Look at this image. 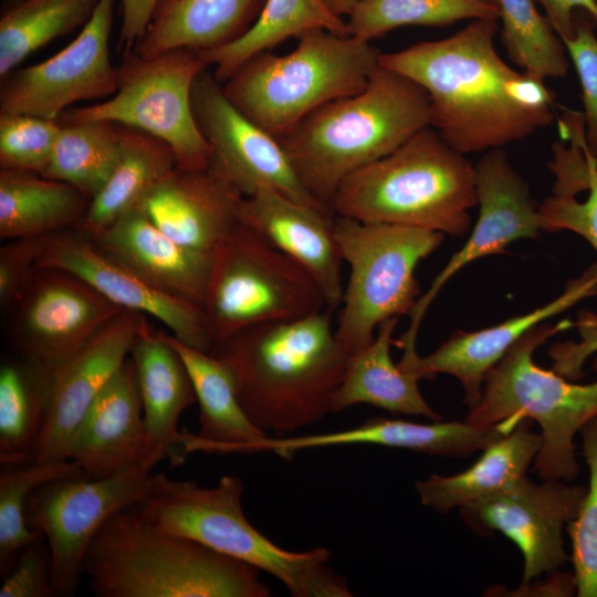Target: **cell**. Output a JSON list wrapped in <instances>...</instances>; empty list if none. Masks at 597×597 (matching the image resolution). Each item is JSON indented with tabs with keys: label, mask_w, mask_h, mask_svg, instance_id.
Listing matches in <instances>:
<instances>
[{
	"label": "cell",
	"mask_w": 597,
	"mask_h": 597,
	"mask_svg": "<svg viewBox=\"0 0 597 597\" xmlns=\"http://www.w3.org/2000/svg\"><path fill=\"white\" fill-rule=\"evenodd\" d=\"M498 20H471L450 36L379 59L427 92L430 126L463 155L504 148L554 118V94L545 80L512 69L500 56Z\"/></svg>",
	"instance_id": "1"
},
{
	"label": "cell",
	"mask_w": 597,
	"mask_h": 597,
	"mask_svg": "<svg viewBox=\"0 0 597 597\" xmlns=\"http://www.w3.org/2000/svg\"><path fill=\"white\" fill-rule=\"evenodd\" d=\"M332 312L253 325L212 347L231 367L245 413L263 431L285 437L331 412L349 356L335 337Z\"/></svg>",
	"instance_id": "2"
},
{
	"label": "cell",
	"mask_w": 597,
	"mask_h": 597,
	"mask_svg": "<svg viewBox=\"0 0 597 597\" xmlns=\"http://www.w3.org/2000/svg\"><path fill=\"white\" fill-rule=\"evenodd\" d=\"M430 119L427 92L379 64L360 92L321 106L277 139L304 188L332 210L348 176L396 150Z\"/></svg>",
	"instance_id": "3"
},
{
	"label": "cell",
	"mask_w": 597,
	"mask_h": 597,
	"mask_svg": "<svg viewBox=\"0 0 597 597\" xmlns=\"http://www.w3.org/2000/svg\"><path fill=\"white\" fill-rule=\"evenodd\" d=\"M260 569L148 524L135 505L113 514L86 552L100 597H269Z\"/></svg>",
	"instance_id": "4"
},
{
	"label": "cell",
	"mask_w": 597,
	"mask_h": 597,
	"mask_svg": "<svg viewBox=\"0 0 597 597\" xmlns=\"http://www.w3.org/2000/svg\"><path fill=\"white\" fill-rule=\"evenodd\" d=\"M478 205L474 166L427 126L396 150L348 176L335 216L462 237Z\"/></svg>",
	"instance_id": "5"
},
{
	"label": "cell",
	"mask_w": 597,
	"mask_h": 597,
	"mask_svg": "<svg viewBox=\"0 0 597 597\" xmlns=\"http://www.w3.org/2000/svg\"><path fill=\"white\" fill-rule=\"evenodd\" d=\"M237 475H223L212 488L151 474L149 489L135 505L151 526L243 561L279 579L294 597H349L346 580L328 567L323 546L291 552L274 544L245 517Z\"/></svg>",
	"instance_id": "6"
},
{
	"label": "cell",
	"mask_w": 597,
	"mask_h": 597,
	"mask_svg": "<svg viewBox=\"0 0 597 597\" xmlns=\"http://www.w3.org/2000/svg\"><path fill=\"white\" fill-rule=\"evenodd\" d=\"M380 55L370 41L314 29L285 55L252 56L222 86L244 116L279 138L321 106L360 92Z\"/></svg>",
	"instance_id": "7"
},
{
	"label": "cell",
	"mask_w": 597,
	"mask_h": 597,
	"mask_svg": "<svg viewBox=\"0 0 597 597\" xmlns=\"http://www.w3.org/2000/svg\"><path fill=\"white\" fill-rule=\"evenodd\" d=\"M573 326L569 320L555 325L543 322L526 332L486 373L482 397L465 421L493 426L507 419H532L541 427L542 444L534 471L542 480L570 482L579 473L575 436L597 415V378L573 383L533 360L535 349ZM597 373V358L594 362Z\"/></svg>",
	"instance_id": "8"
},
{
	"label": "cell",
	"mask_w": 597,
	"mask_h": 597,
	"mask_svg": "<svg viewBox=\"0 0 597 597\" xmlns=\"http://www.w3.org/2000/svg\"><path fill=\"white\" fill-rule=\"evenodd\" d=\"M333 228L349 266L335 337L352 355L374 341L383 322L410 315L420 294L417 265L440 247L444 234L342 216L334 217Z\"/></svg>",
	"instance_id": "9"
},
{
	"label": "cell",
	"mask_w": 597,
	"mask_h": 597,
	"mask_svg": "<svg viewBox=\"0 0 597 597\" xmlns=\"http://www.w3.org/2000/svg\"><path fill=\"white\" fill-rule=\"evenodd\" d=\"M323 307L311 273L241 221L212 251L201 307L211 349L247 327L301 320Z\"/></svg>",
	"instance_id": "10"
},
{
	"label": "cell",
	"mask_w": 597,
	"mask_h": 597,
	"mask_svg": "<svg viewBox=\"0 0 597 597\" xmlns=\"http://www.w3.org/2000/svg\"><path fill=\"white\" fill-rule=\"evenodd\" d=\"M209 66L199 51L178 48L142 56H123L116 92L104 102L67 108L57 122L107 121L129 126L167 143L182 169H206L211 149L191 107L196 77Z\"/></svg>",
	"instance_id": "11"
},
{
	"label": "cell",
	"mask_w": 597,
	"mask_h": 597,
	"mask_svg": "<svg viewBox=\"0 0 597 597\" xmlns=\"http://www.w3.org/2000/svg\"><path fill=\"white\" fill-rule=\"evenodd\" d=\"M151 474L134 465L104 478L50 481L30 493L27 522L46 538L56 595L76 594L94 536L113 514L143 500Z\"/></svg>",
	"instance_id": "12"
},
{
	"label": "cell",
	"mask_w": 597,
	"mask_h": 597,
	"mask_svg": "<svg viewBox=\"0 0 597 597\" xmlns=\"http://www.w3.org/2000/svg\"><path fill=\"white\" fill-rule=\"evenodd\" d=\"M191 107L211 149L208 168L243 198L260 187H271L296 202L334 214L304 188L279 139L244 116L207 70L193 82Z\"/></svg>",
	"instance_id": "13"
},
{
	"label": "cell",
	"mask_w": 597,
	"mask_h": 597,
	"mask_svg": "<svg viewBox=\"0 0 597 597\" xmlns=\"http://www.w3.org/2000/svg\"><path fill=\"white\" fill-rule=\"evenodd\" d=\"M114 4L115 0H100L90 21L63 50L1 77L0 114L57 121L76 102L112 96L118 78L109 49Z\"/></svg>",
	"instance_id": "14"
},
{
	"label": "cell",
	"mask_w": 597,
	"mask_h": 597,
	"mask_svg": "<svg viewBox=\"0 0 597 597\" xmlns=\"http://www.w3.org/2000/svg\"><path fill=\"white\" fill-rule=\"evenodd\" d=\"M122 311L80 276L48 266L7 312L20 355L53 374Z\"/></svg>",
	"instance_id": "15"
},
{
	"label": "cell",
	"mask_w": 597,
	"mask_h": 597,
	"mask_svg": "<svg viewBox=\"0 0 597 597\" xmlns=\"http://www.w3.org/2000/svg\"><path fill=\"white\" fill-rule=\"evenodd\" d=\"M586 486L563 480L535 483L527 476L491 496L460 507L464 523L479 534L500 532L524 558L521 585L557 570L568 559L563 531L577 514Z\"/></svg>",
	"instance_id": "16"
},
{
	"label": "cell",
	"mask_w": 597,
	"mask_h": 597,
	"mask_svg": "<svg viewBox=\"0 0 597 597\" xmlns=\"http://www.w3.org/2000/svg\"><path fill=\"white\" fill-rule=\"evenodd\" d=\"M479 218L463 247L432 280L410 313V325L396 341L402 350L416 349L421 321L440 290L464 266L484 256L501 254L519 240L536 238L541 223L538 206L530 187L514 169L503 148L484 151L474 165Z\"/></svg>",
	"instance_id": "17"
},
{
	"label": "cell",
	"mask_w": 597,
	"mask_h": 597,
	"mask_svg": "<svg viewBox=\"0 0 597 597\" xmlns=\"http://www.w3.org/2000/svg\"><path fill=\"white\" fill-rule=\"evenodd\" d=\"M38 266L66 270L90 283L119 308L157 318L182 343L208 353L211 350L201 307L149 285L105 254L91 237L77 229L49 235Z\"/></svg>",
	"instance_id": "18"
},
{
	"label": "cell",
	"mask_w": 597,
	"mask_h": 597,
	"mask_svg": "<svg viewBox=\"0 0 597 597\" xmlns=\"http://www.w3.org/2000/svg\"><path fill=\"white\" fill-rule=\"evenodd\" d=\"M143 316L123 310L54 370L34 461L66 459L73 432L127 359Z\"/></svg>",
	"instance_id": "19"
},
{
	"label": "cell",
	"mask_w": 597,
	"mask_h": 597,
	"mask_svg": "<svg viewBox=\"0 0 597 597\" xmlns=\"http://www.w3.org/2000/svg\"><path fill=\"white\" fill-rule=\"evenodd\" d=\"M597 296V262L578 277L570 280L565 290L547 304L501 324L475 332L458 331L427 356L418 354L401 357L399 368L420 379H432L437 374L457 378L464 390L469 410L482 397L486 373L532 327L546 322L583 300Z\"/></svg>",
	"instance_id": "20"
},
{
	"label": "cell",
	"mask_w": 597,
	"mask_h": 597,
	"mask_svg": "<svg viewBox=\"0 0 597 597\" xmlns=\"http://www.w3.org/2000/svg\"><path fill=\"white\" fill-rule=\"evenodd\" d=\"M334 217L271 187H260L240 207V221L306 269L332 311L339 308L344 294Z\"/></svg>",
	"instance_id": "21"
},
{
	"label": "cell",
	"mask_w": 597,
	"mask_h": 597,
	"mask_svg": "<svg viewBox=\"0 0 597 597\" xmlns=\"http://www.w3.org/2000/svg\"><path fill=\"white\" fill-rule=\"evenodd\" d=\"M242 199L209 168L176 166L144 193L137 207L178 243L212 252L240 222Z\"/></svg>",
	"instance_id": "22"
},
{
	"label": "cell",
	"mask_w": 597,
	"mask_h": 597,
	"mask_svg": "<svg viewBox=\"0 0 597 597\" xmlns=\"http://www.w3.org/2000/svg\"><path fill=\"white\" fill-rule=\"evenodd\" d=\"M109 258L155 289L202 307L212 252L185 247L155 226L139 207L92 238Z\"/></svg>",
	"instance_id": "23"
},
{
	"label": "cell",
	"mask_w": 597,
	"mask_h": 597,
	"mask_svg": "<svg viewBox=\"0 0 597 597\" xmlns=\"http://www.w3.org/2000/svg\"><path fill=\"white\" fill-rule=\"evenodd\" d=\"M146 441L135 365L126 359L73 432L65 458L86 478H104L139 465Z\"/></svg>",
	"instance_id": "24"
},
{
	"label": "cell",
	"mask_w": 597,
	"mask_h": 597,
	"mask_svg": "<svg viewBox=\"0 0 597 597\" xmlns=\"http://www.w3.org/2000/svg\"><path fill=\"white\" fill-rule=\"evenodd\" d=\"M515 426L504 420L493 426L467 421L418 423L402 419L373 418L358 427L308 436L266 437L252 446L249 453L272 452L291 460L297 451L346 444H376L415 452L462 457L483 450Z\"/></svg>",
	"instance_id": "25"
},
{
	"label": "cell",
	"mask_w": 597,
	"mask_h": 597,
	"mask_svg": "<svg viewBox=\"0 0 597 597\" xmlns=\"http://www.w3.org/2000/svg\"><path fill=\"white\" fill-rule=\"evenodd\" d=\"M143 406L146 441L139 467L151 472L166 457L179 462L174 446L181 413L197 401L188 370L178 352L142 317L129 350Z\"/></svg>",
	"instance_id": "26"
},
{
	"label": "cell",
	"mask_w": 597,
	"mask_h": 597,
	"mask_svg": "<svg viewBox=\"0 0 597 597\" xmlns=\"http://www.w3.org/2000/svg\"><path fill=\"white\" fill-rule=\"evenodd\" d=\"M164 334L181 357L199 404L200 429L180 432L177 444L181 453H248L269 437L242 408L233 371L224 360Z\"/></svg>",
	"instance_id": "27"
},
{
	"label": "cell",
	"mask_w": 597,
	"mask_h": 597,
	"mask_svg": "<svg viewBox=\"0 0 597 597\" xmlns=\"http://www.w3.org/2000/svg\"><path fill=\"white\" fill-rule=\"evenodd\" d=\"M265 0H158L135 46L142 56L188 48L212 50L241 38L259 18Z\"/></svg>",
	"instance_id": "28"
},
{
	"label": "cell",
	"mask_w": 597,
	"mask_h": 597,
	"mask_svg": "<svg viewBox=\"0 0 597 597\" xmlns=\"http://www.w3.org/2000/svg\"><path fill=\"white\" fill-rule=\"evenodd\" d=\"M541 434L531 430L528 419L486 446L481 457L465 471L454 475L431 474L415 483L425 506L447 513L491 496L526 476L540 451Z\"/></svg>",
	"instance_id": "29"
},
{
	"label": "cell",
	"mask_w": 597,
	"mask_h": 597,
	"mask_svg": "<svg viewBox=\"0 0 597 597\" xmlns=\"http://www.w3.org/2000/svg\"><path fill=\"white\" fill-rule=\"evenodd\" d=\"M398 318L383 322L374 341L348 356L343 380L333 396L331 412H341L357 404H368L392 413L423 416L442 420L419 391V379L395 364L390 347Z\"/></svg>",
	"instance_id": "30"
},
{
	"label": "cell",
	"mask_w": 597,
	"mask_h": 597,
	"mask_svg": "<svg viewBox=\"0 0 597 597\" xmlns=\"http://www.w3.org/2000/svg\"><path fill=\"white\" fill-rule=\"evenodd\" d=\"M91 199L74 186L19 170H0V239L48 237L74 229Z\"/></svg>",
	"instance_id": "31"
},
{
	"label": "cell",
	"mask_w": 597,
	"mask_h": 597,
	"mask_svg": "<svg viewBox=\"0 0 597 597\" xmlns=\"http://www.w3.org/2000/svg\"><path fill=\"white\" fill-rule=\"evenodd\" d=\"M119 156L102 190L76 228L95 238L136 207L144 193L176 167V157L163 139L118 125Z\"/></svg>",
	"instance_id": "32"
},
{
	"label": "cell",
	"mask_w": 597,
	"mask_h": 597,
	"mask_svg": "<svg viewBox=\"0 0 597 597\" xmlns=\"http://www.w3.org/2000/svg\"><path fill=\"white\" fill-rule=\"evenodd\" d=\"M52 373L20 355L0 367V462L34 461L45 417Z\"/></svg>",
	"instance_id": "33"
},
{
	"label": "cell",
	"mask_w": 597,
	"mask_h": 597,
	"mask_svg": "<svg viewBox=\"0 0 597 597\" xmlns=\"http://www.w3.org/2000/svg\"><path fill=\"white\" fill-rule=\"evenodd\" d=\"M314 29L348 34L346 22L332 13L323 0H265L259 18L241 38L199 53L208 66L214 67L213 76L223 84L252 56Z\"/></svg>",
	"instance_id": "34"
},
{
	"label": "cell",
	"mask_w": 597,
	"mask_h": 597,
	"mask_svg": "<svg viewBox=\"0 0 597 597\" xmlns=\"http://www.w3.org/2000/svg\"><path fill=\"white\" fill-rule=\"evenodd\" d=\"M100 0H10L0 18V77L54 39L83 28Z\"/></svg>",
	"instance_id": "35"
},
{
	"label": "cell",
	"mask_w": 597,
	"mask_h": 597,
	"mask_svg": "<svg viewBox=\"0 0 597 597\" xmlns=\"http://www.w3.org/2000/svg\"><path fill=\"white\" fill-rule=\"evenodd\" d=\"M43 177L70 184L91 200L109 179L119 156L117 124L87 121L60 124Z\"/></svg>",
	"instance_id": "36"
},
{
	"label": "cell",
	"mask_w": 597,
	"mask_h": 597,
	"mask_svg": "<svg viewBox=\"0 0 597 597\" xmlns=\"http://www.w3.org/2000/svg\"><path fill=\"white\" fill-rule=\"evenodd\" d=\"M0 475V573L6 577L19 554L30 544L44 537L30 528L25 504L30 493L40 485L65 478L85 476L75 461H32L4 467Z\"/></svg>",
	"instance_id": "37"
},
{
	"label": "cell",
	"mask_w": 597,
	"mask_h": 597,
	"mask_svg": "<svg viewBox=\"0 0 597 597\" xmlns=\"http://www.w3.org/2000/svg\"><path fill=\"white\" fill-rule=\"evenodd\" d=\"M485 18L499 19L489 0H363L346 25L348 34L370 41L399 27H443Z\"/></svg>",
	"instance_id": "38"
},
{
	"label": "cell",
	"mask_w": 597,
	"mask_h": 597,
	"mask_svg": "<svg viewBox=\"0 0 597 597\" xmlns=\"http://www.w3.org/2000/svg\"><path fill=\"white\" fill-rule=\"evenodd\" d=\"M502 22L501 42L511 61L538 78L564 77L566 48L534 0H494Z\"/></svg>",
	"instance_id": "39"
},
{
	"label": "cell",
	"mask_w": 597,
	"mask_h": 597,
	"mask_svg": "<svg viewBox=\"0 0 597 597\" xmlns=\"http://www.w3.org/2000/svg\"><path fill=\"white\" fill-rule=\"evenodd\" d=\"M589 483L575 517L567 524L576 596L597 597V415L579 431Z\"/></svg>",
	"instance_id": "40"
},
{
	"label": "cell",
	"mask_w": 597,
	"mask_h": 597,
	"mask_svg": "<svg viewBox=\"0 0 597 597\" xmlns=\"http://www.w3.org/2000/svg\"><path fill=\"white\" fill-rule=\"evenodd\" d=\"M61 125L27 114H0V168L43 176Z\"/></svg>",
	"instance_id": "41"
},
{
	"label": "cell",
	"mask_w": 597,
	"mask_h": 597,
	"mask_svg": "<svg viewBox=\"0 0 597 597\" xmlns=\"http://www.w3.org/2000/svg\"><path fill=\"white\" fill-rule=\"evenodd\" d=\"M563 43L582 87L585 146L597 159V35L586 17L575 15V34Z\"/></svg>",
	"instance_id": "42"
},
{
	"label": "cell",
	"mask_w": 597,
	"mask_h": 597,
	"mask_svg": "<svg viewBox=\"0 0 597 597\" xmlns=\"http://www.w3.org/2000/svg\"><path fill=\"white\" fill-rule=\"evenodd\" d=\"M585 200L576 196L552 195L538 205L541 228L547 231L568 230L579 234L597 250V184L588 182L582 192Z\"/></svg>",
	"instance_id": "43"
},
{
	"label": "cell",
	"mask_w": 597,
	"mask_h": 597,
	"mask_svg": "<svg viewBox=\"0 0 597 597\" xmlns=\"http://www.w3.org/2000/svg\"><path fill=\"white\" fill-rule=\"evenodd\" d=\"M48 237L12 239L1 245L0 306L6 312L28 286L39 269V260Z\"/></svg>",
	"instance_id": "44"
},
{
	"label": "cell",
	"mask_w": 597,
	"mask_h": 597,
	"mask_svg": "<svg viewBox=\"0 0 597 597\" xmlns=\"http://www.w3.org/2000/svg\"><path fill=\"white\" fill-rule=\"evenodd\" d=\"M43 538L27 546L18 556L12 569L4 577L0 597H52L55 590L52 583L49 548Z\"/></svg>",
	"instance_id": "45"
},
{
	"label": "cell",
	"mask_w": 597,
	"mask_h": 597,
	"mask_svg": "<svg viewBox=\"0 0 597 597\" xmlns=\"http://www.w3.org/2000/svg\"><path fill=\"white\" fill-rule=\"evenodd\" d=\"M552 145V159L547 163L554 176L553 195L577 196L588 182L597 184V159L580 139Z\"/></svg>",
	"instance_id": "46"
},
{
	"label": "cell",
	"mask_w": 597,
	"mask_h": 597,
	"mask_svg": "<svg viewBox=\"0 0 597 597\" xmlns=\"http://www.w3.org/2000/svg\"><path fill=\"white\" fill-rule=\"evenodd\" d=\"M573 326L578 332V341L556 343L548 349L553 360L552 369L569 380L584 376V365L597 353V312L583 308L578 311Z\"/></svg>",
	"instance_id": "47"
},
{
	"label": "cell",
	"mask_w": 597,
	"mask_h": 597,
	"mask_svg": "<svg viewBox=\"0 0 597 597\" xmlns=\"http://www.w3.org/2000/svg\"><path fill=\"white\" fill-rule=\"evenodd\" d=\"M158 0H121V28L117 50L123 56L135 50L146 31Z\"/></svg>",
	"instance_id": "48"
},
{
	"label": "cell",
	"mask_w": 597,
	"mask_h": 597,
	"mask_svg": "<svg viewBox=\"0 0 597 597\" xmlns=\"http://www.w3.org/2000/svg\"><path fill=\"white\" fill-rule=\"evenodd\" d=\"M545 17L564 42L575 34V10H585L597 22V0H538Z\"/></svg>",
	"instance_id": "49"
},
{
	"label": "cell",
	"mask_w": 597,
	"mask_h": 597,
	"mask_svg": "<svg viewBox=\"0 0 597 597\" xmlns=\"http://www.w3.org/2000/svg\"><path fill=\"white\" fill-rule=\"evenodd\" d=\"M363 0H323L327 9L335 15L348 17Z\"/></svg>",
	"instance_id": "50"
},
{
	"label": "cell",
	"mask_w": 597,
	"mask_h": 597,
	"mask_svg": "<svg viewBox=\"0 0 597 597\" xmlns=\"http://www.w3.org/2000/svg\"><path fill=\"white\" fill-rule=\"evenodd\" d=\"M489 1L495 4L494 0H489Z\"/></svg>",
	"instance_id": "51"
}]
</instances>
